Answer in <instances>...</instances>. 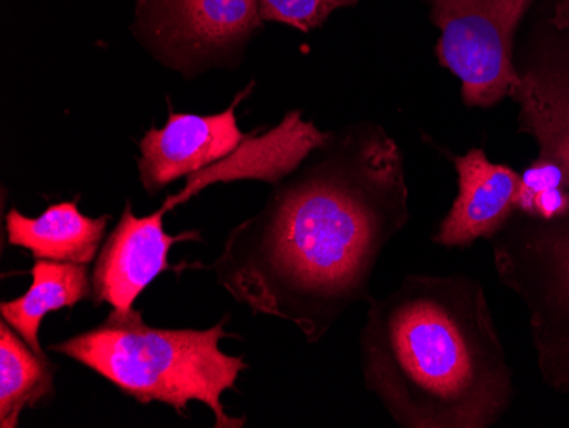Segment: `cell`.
<instances>
[{
	"label": "cell",
	"mask_w": 569,
	"mask_h": 428,
	"mask_svg": "<svg viewBox=\"0 0 569 428\" xmlns=\"http://www.w3.org/2000/svg\"><path fill=\"white\" fill-rule=\"evenodd\" d=\"M273 187L229 232L213 271L239 305L315 345L369 299L383 248L408 226L402 152L380 125H350Z\"/></svg>",
	"instance_id": "6da1fadb"
},
{
	"label": "cell",
	"mask_w": 569,
	"mask_h": 428,
	"mask_svg": "<svg viewBox=\"0 0 569 428\" xmlns=\"http://www.w3.org/2000/svg\"><path fill=\"white\" fill-rule=\"evenodd\" d=\"M366 388L405 428H486L513 401V377L481 283L409 275L369 297L360 337Z\"/></svg>",
	"instance_id": "7a4b0ae2"
},
{
	"label": "cell",
	"mask_w": 569,
	"mask_h": 428,
	"mask_svg": "<svg viewBox=\"0 0 569 428\" xmlns=\"http://www.w3.org/2000/svg\"><path fill=\"white\" fill-rule=\"evenodd\" d=\"M223 325L226 319L209 330H166L147 325L139 309H111L101 325L50 350L104 377L140 405L164 402L184 415L191 401L203 402L217 428H239L246 420L227 415L222 395L236 388L248 364L220 350Z\"/></svg>",
	"instance_id": "3957f363"
},
{
	"label": "cell",
	"mask_w": 569,
	"mask_h": 428,
	"mask_svg": "<svg viewBox=\"0 0 569 428\" xmlns=\"http://www.w3.org/2000/svg\"><path fill=\"white\" fill-rule=\"evenodd\" d=\"M495 268L529 311L546 385L569 392V210L556 219L515 212L491 238Z\"/></svg>",
	"instance_id": "277c9868"
},
{
	"label": "cell",
	"mask_w": 569,
	"mask_h": 428,
	"mask_svg": "<svg viewBox=\"0 0 569 428\" xmlns=\"http://www.w3.org/2000/svg\"><path fill=\"white\" fill-rule=\"evenodd\" d=\"M537 0H427L440 30L435 53L459 79L469 108H491L517 79L513 50L523 19Z\"/></svg>",
	"instance_id": "5b68a950"
},
{
	"label": "cell",
	"mask_w": 569,
	"mask_h": 428,
	"mask_svg": "<svg viewBox=\"0 0 569 428\" xmlns=\"http://www.w3.org/2000/svg\"><path fill=\"white\" fill-rule=\"evenodd\" d=\"M513 69L508 98L519 104V132L536 140L540 159L559 166L569 188V22L552 16L549 0H537L523 19Z\"/></svg>",
	"instance_id": "8992f818"
},
{
	"label": "cell",
	"mask_w": 569,
	"mask_h": 428,
	"mask_svg": "<svg viewBox=\"0 0 569 428\" xmlns=\"http://www.w3.org/2000/svg\"><path fill=\"white\" fill-rule=\"evenodd\" d=\"M150 47L184 73L232 57L260 30V0H150Z\"/></svg>",
	"instance_id": "52a82bcc"
},
{
	"label": "cell",
	"mask_w": 569,
	"mask_h": 428,
	"mask_svg": "<svg viewBox=\"0 0 569 428\" xmlns=\"http://www.w3.org/2000/svg\"><path fill=\"white\" fill-rule=\"evenodd\" d=\"M200 239L198 232L171 236L164 217L153 212L139 217L128 203L113 231L102 242L92 270L91 300L96 308L110 305L117 311H132L140 293L169 270V251L179 241Z\"/></svg>",
	"instance_id": "ba28073f"
},
{
	"label": "cell",
	"mask_w": 569,
	"mask_h": 428,
	"mask_svg": "<svg viewBox=\"0 0 569 428\" xmlns=\"http://www.w3.org/2000/svg\"><path fill=\"white\" fill-rule=\"evenodd\" d=\"M217 115H169L162 129H150L140 140V183L150 197L172 181L194 175L229 158L248 139L239 129L236 104Z\"/></svg>",
	"instance_id": "9c48e42d"
},
{
	"label": "cell",
	"mask_w": 569,
	"mask_h": 428,
	"mask_svg": "<svg viewBox=\"0 0 569 428\" xmlns=\"http://www.w3.org/2000/svg\"><path fill=\"white\" fill-rule=\"evenodd\" d=\"M457 197L443 217L433 242L443 248H469L478 239H491L515 213L520 175L489 161L482 149H469L453 158Z\"/></svg>",
	"instance_id": "30bf717a"
},
{
	"label": "cell",
	"mask_w": 569,
	"mask_h": 428,
	"mask_svg": "<svg viewBox=\"0 0 569 428\" xmlns=\"http://www.w3.org/2000/svg\"><path fill=\"white\" fill-rule=\"evenodd\" d=\"M111 216L88 217L77 201H60L40 217L11 209L6 217L9 245L28 249L34 260L89 265L98 258Z\"/></svg>",
	"instance_id": "8fae6325"
},
{
	"label": "cell",
	"mask_w": 569,
	"mask_h": 428,
	"mask_svg": "<svg viewBox=\"0 0 569 428\" xmlns=\"http://www.w3.org/2000/svg\"><path fill=\"white\" fill-rule=\"evenodd\" d=\"M33 283L24 296L0 305V316L40 356H47L40 341L44 316L73 308L91 299L92 279L88 265L37 260L31 268Z\"/></svg>",
	"instance_id": "7c38bea8"
},
{
	"label": "cell",
	"mask_w": 569,
	"mask_h": 428,
	"mask_svg": "<svg viewBox=\"0 0 569 428\" xmlns=\"http://www.w3.org/2000/svg\"><path fill=\"white\" fill-rule=\"evenodd\" d=\"M57 366L0 321V427L16 428L21 415L56 395Z\"/></svg>",
	"instance_id": "4fadbf2b"
},
{
	"label": "cell",
	"mask_w": 569,
	"mask_h": 428,
	"mask_svg": "<svg viewBox=\"0 0 569 428\" xmlns=\"http://www.w3.org/2000/svg\"><path fill=\"white\" fill-rule=\"evenodd\" d=\"M358 0H260L261 18L300 31L318 30L326 19Z\"/></svg>",
	"instance_id": "5bb4252c"
},
{
	"label": "cell",
	"mask_w": 569,
	"mask_h": 428,
	"mask_svg": "<svg viewBox=\"0 0 569 428\" xmlns=\"http://www.w3.org/2000/svg\"><path fill=\"white\" fill-rule=\"evenodd\" d=\"M556 187H566L561 169L555 162L537 158L520 176L519 190L515 195V212L529 216L533 198Z\"/></svg>",
	"instance_id": "9a60e30c"
},
{
	"label": "cell",
	"mask_w": 569,
	"mask_h": 428,
	"mask_svg": "<svg viewBox=\"0 0 569 428\" xmlns=\"http://www.w3.org/2000/svg\"><path fill=\"white\" fill-rule=\"evenodd\" d=\"M551 2L552 16L558 21L569 22V0H549Z\"/></svg>",
	"instance_id": "2e32d148"
}]
</instances>
